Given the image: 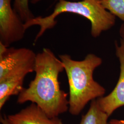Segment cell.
I'll use <instances>...</instances> for the list:
<instances>
[{
    "instance_id": "1",
    "label": "cell",
    "mask_w": 124,
    "mask_h": 124,
    "mask_svg": "<svg viewBox=\"0 0 124 124\" xmlns=\"http://www.w3.org/2000/svg\"><path fill=\"white\" fill-rule=\"evenodd\" d=\"M64 70L63 63L51 49L43 48L36 54L35 78L19 93L17 103L36 104L50 118L69 110L68 94L60 88L58 77Z\"/></svg>"
},
{
    "instance_id": "2",
    "label": "cell",
    "mask_w": 124,
    "mask_h": 124,
    "mask_svg": "<svg viewBox=\"0 0 124 124\" xmlns=\"http://www.w3.org/2000/svg\"><path fill=\"white\" fill-rule=\"evenodd\" d=\"M66 73L69 86V112L79 115L90 102L104 96L106 89L93 78L95 70L102 63V58L93 53L82 60L73 59L69 54L59 55Z\"/></svg>"
},
{
    "instance_id": "3",
    "label": "cell",
    "mask_w": 124,
    "mask_h": 124,
    "mask_svg": "<svg viewBox=\"0 0 124 124\" xmlns=\"http://www.w3.org/2000/svg\"><path fill=\"white\" fill-rule=\"evenodd\" d=\"M64 13L78 14L89 20L91 25V34L94 38H97L103 32L111 29L116 21L115 16L105 9L98 0H80L78 1L59 0L53 13L45 17H35L24 23L25 29L27 30L34 25L40 27V31L34 40L36 43L46 31L55 26L57 24L55 18Z\"/></svg>"
},
{
    "instance_id": "4",
    "label": "cell",
    "mask_w": 124,
    "mask_h": 124,
    "mask_svg": "<svg viewBox=\"0 0 124 124\" xmlns=\"http://www.w3.org/2000/svg\"><path fill=\"white\" fill-rule=\"evenodd\" d=\"M36 57L31 49L6 47L0 43V81L34 72Z\"/></svg>"
},
{
    "instance_id": "5",
    "label": "cell",
    "mask_w": 124,
    "mask_h": 124,
    "mask_svg": "<svg viewBox=\"0 0 124 124\" xmlns=\"http://www.w3.org/2000/svg\"><path fill=\"white\" fill-rule=\"evenodd\" d=\"M11 0H0V43L6 47L22 40L26 31Z\"/></svg>"
},
{
    "instance_id": "6",
    "label": "cell",
    "mask_w": 124,
    "mask_h": 124,
    "mask_svg": "<svg viewBox=\"0 0 124 124\" xmlns=\"http://www.w3.org/2000/svg\"><path fill=\"white\" fill-rule=\"evenodd\" d=\"M115 54L120 62V75L114 90L105 96L97 99L99 106L109 116L124 106V42L120 40V44L115 41Z\"/></svg>"
},
{
    "instance_id": "7",
    "label": "cell",
    "mask_w": 124,
    "mask_h": 124,
    "mask_svg": "<svg viewBox=\"0 0 124 124\" xmlns=\"http://www.w3.org/2000/svg\"><path fill=\"white\" fill-rule=\"evenodd\" d=\"M7 118L9 124H63L58 117H49L34 103Z\"/></svg>"
},
{
    "instance_id": "8",
    "label": "cell",
    "mask_w": 124,
    "mask_h": 124,
    "mask_svg": "<svg viewBox=\"0 0 124 124\" xmlns=\"http://www.w3.org/2000/svg\"><path fill=\"white\" fill-rule=\"evenodd\" d=\"M26 75L14 76L0 81V109L10 97L19 95L22 91Z\"/></svg>"
},
{
    "instance_id": "9",
    "label": "cell",
    "mask_w": 124,
    "mask_h": 124,
    "mask_svg": "<svg viewBox=\"0 0 124 124\" xmlns=\"http://www.w3.org/2000/svg\"><path fill=\"white\" fill-rule=\"evenodd\" d=\"M109 117L101 108L96 99L91 102L88 111L82 116L79 124H109Z\"/></svg>"
},
{
    "instance_id": "10",
    "label": "cell",
    "mask_w": 124,
    "mask_h": 124,
    "mask_svg": "<svg viewBox=\"0 0 124 124\" xmlns=\"http://www.w3.org/2000/svg\"><path fill=\"white\" fill-rule=\"evenodd\" d=\"M102 6L124 23V0H98Z\"/></svg>"
},
{
    "instance_id": "11",
    "label": "cell",
    "mask_w": 124,
    "mask_h": 124,
    "mask_svg": "<svg viewBox=\"0 0 124 124\" xmlns=\"http://www.w3.org/2000/svg\"><path fill=\"white\" fill-rule=\"evenodd\" d=\"M30 0H14L13 9L24 23L35 18L29 6Z\"/></svg>"
},
{
    "instance_id": "12",
    "label": "cell",
    "mask_w": 124,
    "mask_h": 124,
    "mask_svg": "<svg viewBox=\"0 0 124 124\" xmlns=\"http://www.w3.org/2000/svg\"><path fill=\"white\" fill-rule=\"evenodd\" d=\"M119 34L120 36V40L124 42V23H123L120 27Z\"/></svg>"
},
{
    "instance_id": "13",
    "label": "cell",
    "mask_w": 124,
    "mask_h": 124,
    "mask_svg": "<svg viewBox=\"0 0 124 124\" xmlns=\"http://www.w3.org/2000/svg\"><path fill=\"white\" fill-rule=\"evenodd\" d=\"M109 122L111 124H124V120L112 119Z\"/></svg>"
},
{
    "instance_id": "14",
    "label": "cell",
    "mask_w": 124,
    "mask_h": 124,
    "mask_svg": "<svg viewBox=\"0 0 124 124\" xmlns=\"http://www.w3.org/2000/svg\"><path fill=\"white\" fill-rule=\"evenodd\" d=\"M0 120V123L1 124H9L7 115H4L3 116H1Z\"/></svg>"
},
{
    "instance_id": "15",
    "label": "cell",
    "mask_w": 124,
    "mask_h": 124,
    "mask_svg": "<svg viewBox=\"0 0 124 124\" xmlns=\"http://www.w3.org/2000/svg\"><path fill=\"white\" fill-rule=\"evenodd\" d=\"M41 0H30V1L32 4H36L37 3L39 2V1H41Z\"/></svg>"
},
{
    "instance_id": "16",
    "label": "cell",
    "mask_w": 124,
    "mask_h": 124,
    "mask_svg": "<svg viewBox=\"0 0 124 124\" xmlns=\"http://www.w3.org/2000/svg\"><path fill=\"white\" fill-rule=\"evenodd\" d=\"M109 124H110V123H109Z\"/></svg>"
}]
</instances>
